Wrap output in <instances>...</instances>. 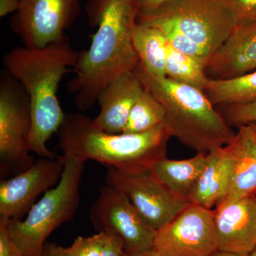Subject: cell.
I'll return each mask as SVG.
<instances>
[{
  "instance_id": "obj_1",
  "label": "cell",
  "mask_w": 256,
  "mask_h": 256,
  "mask_svg": "<svg viewBox=\"0 0 256 256\" xmlns=\"http://www.w3.org/2000/svg\"><path fill=\"white\" fill-rule=\"evenodd\" d=\"M88 21L96 28L90 46L80 52L76 76L68 84L78 110L86 112L101 89L139 64L132 31L140 8L137 0H87Z\"/></svg>"
},
{
  "instance_id": "obj_2",
  "label": "cell",
  "mask_w": 256,
  "mask_h": 256,
  "mask_svg": "<svg viewBox=\"0 0 256 256\" xmlns=\"http://www.w3.org/2000/svg\"><path fill=\"white\" fill-rule=\"evenodd\" d=\"M79 56L64 34L41 48L15 47L3 58L4 70L23 86L30 97L32 126L28 150L40 158L57 156L46 146L65 118L57 92L64 76L75 66Z\"/></svg>"
},
{
  "instance_id": "obj_3",
  "label": "cell",
  "mask_w": 256,
  "mask_h": 256,
  "mask_svg": "<svg viewBox=\"0 0 256 256\" xmlns=\"http://www.w3.org/2000/svg\"><path fill=\"white\" fill-rule=\"evenodd\" d=\"M56 134L64 156L84 162L92 160L124 172L152 169L166 158V146L173 137L166 124L146 132L111 134L80 112L66 114Z\"/></svg>"
},
{
  "instance_id": "obj_4",
  "label": "cell",
  "mask_w": 256,
  "mask_h": 256,
  "mask_svg": "<svg viewBox=\"0 0 256 256\" xmlns=\"http://www.w3.org/2000/svg\"><path fill=\"white\" fill-rule=\"evenodd\" d=\"M133 72L164 108L165 124L185 146L197 153H210L233 140L236 133L204 92L166 76H154L140 64Z\"/></svg>"
},
{
  "instance_id": "obj_5",
  "label": "cell",
  "mask_w": 256,
  "mask_h": 256,
  "mask_svg": "<svg viewBox=\"0 0 256 256\" xmlns=\"http://www.w3.org/2000/svg\"><path fill=\"white\" fill-rule=\"evenodd\" d=\"M64 158V171L58 183L44 194L24 220H10L12 236L24 256H41L50 234L73 220L76 214L86 162Z\"/></svg>"
},
{
  "instance_id": "obj_6",
  "label": "cell",
  "mask_w": 256,
  "mask_h": 256,
  "mask_svg": "<svg viewBox=\"0 0 256 256\" xmlns=\"http://www.w3.org/2000/svg\"><path fill=\"white\" fill-rule=\"evenodd\" d=\"M162 22L172 25L197 44L210 57L238 26L222 0H171L148 12H139L137 22Z\"/></svg>"
},
{
  "instance_id": "obj_7",
  "label": "cell",
  "mask_w": 256,
  "mask_h": 256,
  "mask_svg": "<svg viewBox=\"0 0 256 256\" xmlns=\"http://www.w3.org/2000/svg\"><path fill=\"white\" fill-rule=\"evenodd\" d=\"M32 120L30 97L23 86L6 70L0 79L1 176L16 175L32 166L28 150Z\"/></svg>"
},
{
  "instance_id": "obj_8",
  "label": "cell",
  "mask_w": 256,
  "mask_h": 256,
  "mask_svg": "<svg viewBox=\"0 0 256 256\" xmlns=\"http://www.w3.org/2000/svg\"><path fill=\"white\" fill-rule=\"evenodd\" d=\"M106 184L122 194L144 222L156 232L191 204L168 190L152 170L124 172L109 168Z\"/></svg>"
},
{
  "instance_id": "obj_9",
  "label": "cell",
  "mask_w": 256,
  "mask_h": 256,
  "mask_svg": "<svg viewBox=\"0 0 256 256\" xmlns=\"http://www.w3.org/2000/svg\"><path fill=\"white\" fill-rule=\"evenodd\" d=\"M80 12V0H20L10 26L28 48L44 47L63 36Z\"/></svg>"
},
{
  "instance_id": "obj_10",
  "label": "cell",
  "mask_w": 256,
  "mask_h": 256,
  "mask_svg": "<svg viewBox=\"0 0 256 256\" xmlns=\"http://www.w3.org/2000/svg\"><path fill=\"white\" fill-rule=\"evenodd\" d=\"M89 218L96 232L118 236L124 250H146L154 246L156 230L150 226L122 194L106 184L99 188Z\"/></svg>"
},
{
  "instance_id": "obj_11",
  "label": "cell",
  "mask_w": 256,
  "mask_h": 256,
  "mask_svg": "<svg viewBox=\"0 0 256 256\" xmlns=\"http://www.w3.org/2000/svg\"><path fill=\"white\" fill-rule=\"evenodd\" d=\"M154 247L166 256H210L218 250L214 210L190 204L156 232Z\"/></svg>"
},
{
  "instance_id": "obj_12",
  "label": "cell",
  "mask_w": 256,
  "mask_h": 256,
  "mask_svg": "<svg viewBox=\"0 0 256 256\" xmlns=\"http://www.w3.org/2000/svg\"><path fill=\"white\" fill-rule=\"evenodd\" d=\"M65 159L40 158L28 170L0 183V217L22 220L42 194L54 188L63 173Z\"/></svg>"
},
{
  "instance_id": "obj_13",
  "label": "cell",
  "mask_w": 256,
  "mask_h": 256,
  "mask_svg": "<svg viewBox=\"0 0 256 256\" xmlns=\"http://www.w3.org/2000/svg\"><path fill=\"white\" fill-rule=\"evenodd\" d=\"M218 250L248 256L256 246L255 195L223 201L214 210Z\"/></svg>"
},
{
  "instance_id": "obj_14",
  "label": "cell",
  "mask_w": 256,
  "mask_h": 256,
  "mask_svg": "<svg viewBox=\"0 0 256 256\" xmlns=\"http://www.w3.org/2000/svg\"><path fill=\"white\" fill-rule=\"evenodd\" d=\"M144 88L134 72H128L111 80L97 96L100 111L94 122L104 132L122 133L133 106Z\"/></svg>"
},
{
  "instance_id": "obj_15",
  "label": "cell",
  "mask_w": 256,
  "mask_h": 256,
  "mask_svg": "<svg viewBox=\"0 0 256 256\" xmlns=\"http://www.w3.org/2000/svg\"><path fill=\"white\" fill-rule=\"evenodd\" d=\"M256 69V22L238 25L206 64L210 79L227 80Z\"/></svg>"
},
{
  "instance_id": "obj_16",
  "label": "cell",
  "mask_w": 256,
  "mask_h": 256,
  "mask_svg": "<svg viewBox=\"0 0 256 256\" xmlns=\"http://www.w3.org/2000/svg\"><path fill=\"white\" fill-rule=\"evenodd\" d=\"M232 165L230 186L224 201L256 193V130L252 124L239 126L233 140L226 146Z\"/></svg>"
},
{
  "instance_id": "obj_17",
  "label": "cell",
  "mask_w": 256,
  "mask_h": 256,
  "mask_svg": "<svg viewBox=\"0 0 256 256\" xmlns=\"http://www.w3.org/2000/svg\"><path fill=\"white\" fill-rule=\"evenodd\" d=\"M206 166L188 197L190 203L212 210L228 194L232 165L226 148L208 153Z\"/></svg>"
},
{
  "instance_id": "obj_18",
  "label": "cell",
  "mask_w": 256,
  "mask_h": 256,
  "mask_svg": "<svg viewBox=\"0 0 256 256\" xmlns=\"http://www.w3.org/2000/svg\"><path fill=\"white\" fill-rule=\"evenodd\" d=\"M208 153L198 152L188 159L174 160L165 158L153 166L152 171L174 194L188 200L208 161Z\"/></svg>"
},
{
  "instance_id": "obj_19",
  "label": "cell",
  "mask_w": 256,
  "mask_h": 256,
  "mask_svg": "<svg viewBox=\"0 0 256 256\" xmlns=\"http://www.w3.org/2000/svg\"><path fill=\"white\" fill-rule=\"evenodd\" d=\"M132 43L141 66L154 76H166L168 42L164 34L137 22L133 28Z\"/></svg>"
},
{
  "instance_id": "obj_20",
  "label": "cell",
  "mask_w": 256,
  "mask_h": 256,
  "mask_svg": "<svg viewBox=\"0 0 256 256\" xmlns=\"http://www.w3.org/2000/svg\"><path fill=\"white\" fill-rule=\"evenodd\" d=\"M205 94L213 105L236 106L256 100V69L227 80L210 79Z\"/></svg>"
},
{
  "instance_id": "obj_21",
  "label": "cell",
  "mask_w": 256,
  "mask_h": 256,
  "mask_svg": "<svg viewBox=\"0 0 256 256\" xmlns=\"http://www.w3.org/2000/svg\"><path fill=\"white\" fill-rule=\"evenodd\" d=\"M207 62L182 53L168 43L166 76L204 92L210 78L206 75Z\"/></svg>"
},
{
  "instance_id": "obj_22",
  "label": "cell",
  "mask_w": 256,
  "mask_h": 256,
  "mask_svg": "<svg viewBox=\"0 0 256 256\" xmlns=\"http://www.w3.org/2000/svg\"><path fill=\"white\" fill-rule=\"evenodd\" d=\"M166 122V110L159 100L144 89L133 106L122 133L138 134L150 131Z\"/></svg>"
},
{
  "instance_id": "obj_23",
  "label": "cell",
  "mask_w": 256,
  "mask_h": 256,
  "mask_svg": "<svg viewBox=\"0 0 256 256\" xmlns=\"http://www.w3.org/2000/svg\"><path fill=\"white\" fill-rule=\"evenodd\" d=\"M144 25L153 26L160 30L164 34L170 46L178 52L204 62H208L210 60V56L201 47L190 40L188 37L185 36L172 25L162 22H156Z\"/></svg>"
},
{
  "instance_id": "obj_24",
  "label": "cell",
  "mask_w": 256,
  "mask_h": 256,
  "mask_svg": "<svg viewBox=\"0 0 256 256\" xmlns=\"http://www.w3.org/2000/svg\"><path fill=\"white\" fill-rule=\"evenodd\" d=\"M108 237L104 232L92 236H79L69 247L56 245V252L58 256H101Z\"/></svg>"
},
{
  "instance_id": "obj_25",
  "label": "cell",
  "mask_w": 256,
  "mask_h": 256,
  "mask_svg": "<svg viewBox=\"0 0 256 256\" xmlns=\"http://www.w3.org/2000/svg\"><path fill=\"white\" fill-rule=\"evenodd\" d=\"M232 12L238 25L256 22V0H222Z\"/></svg>"
},
{
  "instance_id": "obj_26",
  "label": "cell",
  "mask_w": 256,
  "mask_h": 256,
  "mask_svg": "<svg viewBox=\"0 0 256 256\" xmlns=\"http://www.w3.org/2000/svg\"><path fill=\"white\" fill-rule=\"evenodd\" d=\"M225 119L239 126L256 122V100L242 105L225 106Z\"/></svg>"
},
{
  "instance_id": "obj_27",
  "label": "cell",
  "mask_w": 256,
  "mask_h": 256,
  "mask_svg": "<svg viewBox=\"0 0 256 256\" xmlns=\"http://www.w3.org/2000/svg\"><path fill=\"white\" fill-rule=\"evenodd\" d=\"M10 220L0 217V256H24L12 236Z\"/></svg>"
},
{
  "instance_id": "obj_28",
  "label": "cell",
  "mask_w": 256,
  "mask_h": 256,
  "mask_svg": "<svg viewBox=\"0 0 256 256\" xmlns=\"http://www.w3.org/2000/svg\"><path fill=\"white\" fill-rule=\"evenodd\" d=\"M108 240L106 242L101 256H122L124 242L119 236L108 234Z\"/></svg>"
},
{
  "instance_id": "obj_29",
  "label": "cell",
  "mask_w": 256,
  "mask_h": 256,
  "mask_svg": "<svg viewBox=\"0 0 256 256\" xmlns=\"http://www.w3.org/2000/svg\"><path fill=\"white\" fill-rule=\"evenodd\" d=\"M171 0H137L140 12L153 11Z\"/></svg>"
},
{
  "instance_id": "obj_30",
  "label": "cell",
  "mask_w": 256,
  "mask_h": 256,
  "mask_svg": "<svg viewBox=\"0 0 256 256\" xmlns=\"http://www.w3.org/2000/svg\"><path fill=\"white\" fill-rule=\"evenodd\" d=\"M20 2V0H0V16L4 18L10 13L15 12Z\"/></svg>"
},
{
  "instance_id": "obj_31",
  "label": "cell",
  "mask_w": 256,
  "mask_h": 256,
  "mask_svg": "<svg viewBox=\"0 0 256 256\" xmlns=\"http://www.w3.org/2000/svg\"><path fill=\"white\" fill-rule=\"evenodd\" d=\"M122 256H166L162 254L156 248L146 249V250H134V252H128L124 250Z\"/></svg>"
},
{
  "instance_id": "obj_32",
  "label": "cell",
  "mask_w": 256,
  "mask_h": 256,
  "mask_svg": "<svg viewBox=\"0 0 256 256\" xmlns=\"http://www.w3.org/2000/svg\"><path fill=\"white\" fill-rule=\"evenodd\" d=\"M41 256H58L56 252V244H45L44 248Z\"/></svg>"
},
{
  "instance_id": "obj_33",
  "label": "cell",
  "mask_w": 256,
  "mask_h": 256,
  "mask_svg": "<svg viewBox=\"0 0 256 256\" xmlns=\"http://www.w3.org/2000/svg\"><path fill=\"white\" fill-rule=\"evenodd\" d=\"M210 256H248L242 255V254H236V252H222V250H217Z\"/></svg>"
},
{
  "instance_id": "obj_34",
  "label": "cell",
  "mask_w": 256,
  "mask_h": 256,
  "mask_svg": "<svg viewBox=\"0 0 256 256\" xmlns=\"http://www.w3.org/2000/svg\"><path fill=\"white\" fill-rule=\"evenodd\" d=\"M248 256H256V246L255 248L254 249V250H252V252H250V254H249Z\"/></svg>"
},
{
  "instance_id": "obj_35",
  "label": "cell",
  "mask_w": 256,
  "mask_h": 256,
  "mask_svg": "<svg viewBox=\"0 0 256 256\" xmlns=\"http://www.w3.org/2000/svg\"><path fill=\"white\" fill-rule=\"evenodd\" d=\"M252 124V126H254V127L255 128L256 130V122H254V124Z\"/></svg>"
},
{
  "instance_id": "obj_36",
  "label": "cell",
  "mask_w": 256,
  "mask_h": 256,
  "mask_svg": "<svg viewBox=\"0 0 256 256\" xmlns=\"http://www.w3.org/2000/svg\"><path fill=\"white\" fill-rule=\"evenodd\" d=\"M255 196H256V193Z\"/></svg>"
}]
</instances>
